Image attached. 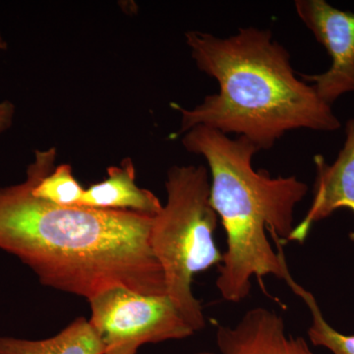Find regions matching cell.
Here are the masks:
<instances>
[{"label":"cell","instance_id":"obj_12","mask_svg":"<svg viewBox=\"0 0 354 354\" xmlns=\"http://www.w3.org/2000/svg\"><path fill=\"white\" fill-rule=\"evenodd\" d=\"M85 188L79 183L71 165L55 167L50 174L39 176L32 188V194L44 201L64 207L80 206Z\"/></svg>","mask_w":354,"mask_h":354},{"label":"cell","instance_id":"obj_13","mask_svg":"<svg viewBox=\"0 0 354 354\" xmlns=\"http://www.w3.org/2000/svg\"><path fill=\"white\" fill-rule=\"evenodd\" d=\"M6 43L0 36V50H6ZM15 106L12 102L4 101L0 102V134L6 131L12 125Z\"/></svg>","mask_w":354,"mask_h":354},{"label":"cell","instance_id":"obj_6","mask_svg":"<svg viewBox=\"0 0 354 354\" xmlns=\"http://www.w3.org/2000/svg\"><path fill=\"white\" fill-rule=\"evenodd\" d=\"M300 20L329 53L332 64L321 74H301L302 80L332 106L344 94L354 92V13L342 11L325 0H297Z\"/></svg>","mask_w":354,"mask_h":354},{"label":"cell","instance_id":"obj_7","mask_svg":"<svg viewBox=\"0 0 354 354\" xmlns=\"http://www.w3.org/2000/svg\"><path fill=\"white\" fill-rule=\"evenodd\" d=\"M218 353L195 354H314L308 342L286 330L285 320L272 310H248L234 326L218 325Z\"/></svg>","mask_w":354,"mask_h":354},{"label":"cell","instance_id":"obj_5","mask_svg":"<svg viewBox=\"0 0 354 354\" xmlns=\"http://www.w3.org/2000/svg\"><path fill=\"white\" fill-rule=\"evenodd\" d=\"M93 329L104 354H137L141 346L195 334L167 295L114 288L88 300Z\"/></svg>","mask_w":354,"mask_h":354},{"label":"cell","instance_id":"obj_8","mask_svg":"<svg viewBox=\"0 0 354 354\" xmlns=\"http://www.w3.org/2000/svg\"><path fill=\"white\" fill-rule=\"evenodd\" d=\"M316 180L314 197L308 213L293 228L288 241L302 243L312 225L335 212L348 209L354 213V118L346 125V141L334 164L328 165L322 156L314 158Z\"/></svg>","mask_w":354,"mask_h":354},{"label":"cell","instance_id":"obj_10","mask_svg":"<svg viewBox=\"0 0 354 354\" xmlns=\"http://www.w3.org/2000/svg\"><path fill=\"white\" fill-rule=\"evenodd\" d=\"M0 354H104L99 335L84 317L48 339L0 337Z\"/></svg>","mask_w":354,"mask_h":354},{"label":"cell","instance_id":"obj_11","mask_svg":"<svg viewBox=\"0 0 354 354\" xmlns=\"http://www.w3.org/2000/svg\"><path fill=\"white\" fill-rule=\"evenodd\" d=\"M286 283L311 312L312 324L307 332L310 342L329 349L333 354H354V335H344L333 328L324 317L315 297L297 283L292 276L288 277Z\"/></svg>","mask_w":354,"mask_h":354},{"label":"cell","instance_id":"obj_9","mask_svg":"<svg viewBox=\"0 0 354 354\" xmlns=\"http://www.w3.org/2000/svg\"><path fill=\"white\" fill-rule=\"evenodd\" d=\"M80 206L132 211L153 216L162 209V203L152 191L137 185L136 171L131 158H125L118 167H109L104 180L92 184L85 189Z\"/></svg>","mask_w":354,"mask_h":354},{"label":"cell","instance_id":"obj_4","mask_svg":"<svg viewBox=\"0 0 354 354\" xmlns=\"http://www.w3.org/2000/svg\"><path fill=\"white\" fill-rule=\"evenodd\" d=\"M165 189L167 204L153 218L149 241L164 272L165 293L196 333L206 320L192 292L193 279L223 259L215 241L218 216L209 202L208 171L203 165H174Z\"/></svg>","mask_w":354,"mask_h":354},{"label":"cell","instance_id":"obj_3","mask_svg":"<svg viewBox=\"0 0 354 354\" xmlns=\"http://www.w3.org/2000/svg\"><path fill=\"white\" fill-rule=\"evenodd\" d=\"M184 148L203 156L211 171L209 202L227 235V250L218 267L216 288L227 301L248 297L251 279L290 276L283 254L295 228V211L308 186L295 176L272 177L256 171L254 156L260 149L243 136L198 125L184 133Z\"/></svg>","mask_w":354,"mask_h":354},{"label":"cell","instance_id":"obj_1","mask_svg":"<svg viewBox=\"0 0 354 354\" xmlns=\"http://www.w3.org/2000/svg\"><path fill=\"white\" fill-rule=\"evenodd\" d=\"M57 157L55 147L37 151L24 183L0 188V249L28 266L41 285L88 301L114 288L167 295L149 241L155 216L58 206L32 194Z\"/></svg>","mask_w":354,"mask_h":354},{"label":"cell","instance_id":"obj_2","mask_svg":"<svg viewBox=\"0 0 354 354\" xmlns=\"http://www.w3.org/2000/svg\"><path fill=\"white\" fill-rule=\"evenodd\" d=\"M185 39L198 69L216 79L220 88L193 109L171 104L181 114L174 137L204 125L245 137L261 151L292 130L341 128L332 106L297 78L290 53L269 30L241 28L225 39L190 31Z\"/></svg>","mask_w":354,"mask_h":354}]
</instances>
